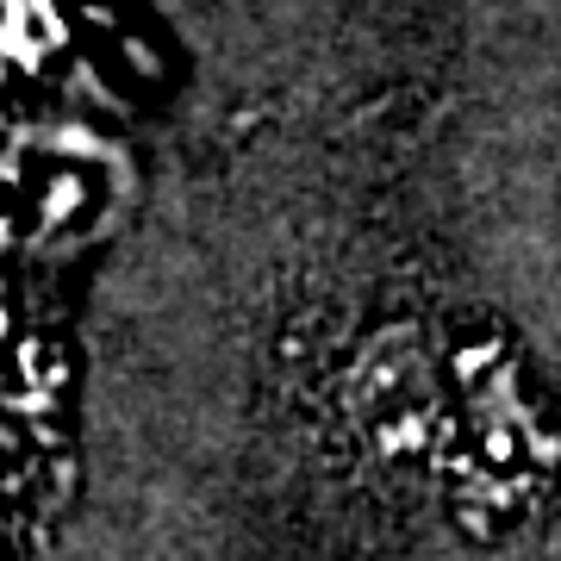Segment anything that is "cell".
I'll use <instances>...</instances> for the list:
<instances>
[{
  "mask_svg": "<svg viewBox=\"0 0 561 561\" xmlns=\"http://www.w3.org/2000/svg\"><path fill=\"white\" fill-rule=\"evenodd\" d=\"M81 201H88V181H81V175H57L50 187H44V213H38V225H44V231H50V225H62Z\"/></svg>",
  "mask_w": 561,
  "mask_h": 561,
  "instance_id": "1",
  "label": "cell"
},
{
  "mask_svg": "<svg viewBox=\"0 0 561 561\" xmlns=\"http://www.w3.org/2000/svg\"><path fill=\"white\" fill-rule=\"evenodd\" d=\"M119 50H125V62H131L138 76H150V81L162 76V57H157V50H150V44L138 38V32H125V38H119Z\"/></svg>",
  "mask_w": 561,
  "mask_h": 561,
  "instance_id": "2",
  "label": "cell"
},
{
  "mask_svg": "<svg viewBox=\"0 0 561 561\" xmlns=\"http://www.w3.org/2000/svg\"><path fill=\"white\" fill-rule=\"evenodd\" d=\"M7 76H13V69H7V62H0V88H7Z\"/></svg>",
  "mask_w": 561,
  "mask_h": 561,
  "instance_id": "3",
  "label": "cell"
},
{
  "mask_svg": "<svg viewBox=\"0 0 561 561\" xmlns=\"http://www.w3.org/2000/svg\"><path fill=\"white\" fill-rule=\"evenodd\" d=\"M0 131H7V113H0Z\"/></svg>",
  "mask_w": 561,
  "mask_h": 561,
  "instance_id": "4",
  "label": "cell"
}]
</instances>
